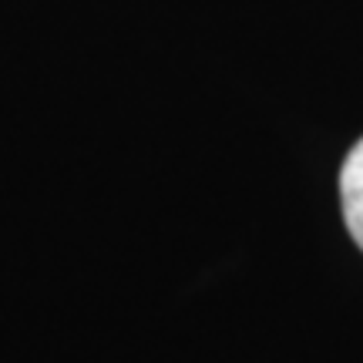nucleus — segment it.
<instances>
[{
  "label": "nucleus",
  "instance_id": "1",
  "mask_svg": "<svg viewBox=\"0 0 363 363\" xmlns=\"http://www.w3.org/2000/svg\"><path fill=\"white\" fill-rule=\"evenodd\" d=\"M340 199H343V222L353 242L363 249V138L350 148L340 172Z\"/></svg>",
  "mask_w": 363,
  "mask_h": 363
}]
</instances>
